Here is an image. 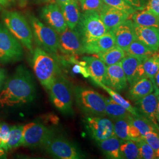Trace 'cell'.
<instances>
[{"instance_id":"1","label":"cell","mask_w":159,"mask_h":159,"mask_svg":"<svg viewBox=\"0 0 159 159\" xmlns=\"http://www.w3.org/2000/svg\"><path fill=\"white\" fill-rule=\"evenodd\" d=\"M33 75L24 66H19L0 92V107H13L32 102L35 97Z\"/></svg>"},{"instance_id":"2","label":"cell","mask_w":159,"mask_h":159,"mask_svg":"<svg viewBox=\"0 0 159 159\" xmlns=\"http://www.w3.org/2000/svg\"><path fill=\"white\" fill-rule=\"evenodd\" d=\"M32 66L35 74L47 90L54 81L61 74L59 63L57 58L50 53L36 48L33 52Z\"/></svg>"},{"instance_id":"3","label":"cell","mask_w":159,"mask_h":159,"mask_svg":"<svg viewBox=\"0 0 159 159\" xmlns=\"http://www.w3.org/2000/svg\"><path fill=\"white\" fill-rule=\"evenodd\" d=\"M76 104L86 116H106L107 97L93 89L77 86L74 89Z\"/></svg>"},{"instance_id":"4","label":"cell","mask_w":159,"mask_h":159,"mask_svg":"<svg viewBox=\"0 0 159 159\" xmlns=\"http://www.w3.org/2000/svg\"><path fill=\"white\" fill-rule=\"evenodd\" d=\"M1 19L3 24L20 43L30 51L33 48V34L26 18L17 11L4 10Z\"/></svg>"},{"instance_id":"5","label":"cell","mask_w":159,"mask_h":159,"mask_svg":"<svg viewBox=\"0 0 159 159\" xmlns=\"http://www.w3.org/2000/svg\"><path fill=\"white\" fill-rule=\"evenodd\" d=\"M51 102L64 114H73L74 89L70 83L61 74L54 81L48 89Z\"/></svg>"},{"instance_id":"6","label":"cell","mask_w":159,"mask_h":159,"mask_svg":"<svg viewBox=\"0 0 159 159\" xmlns=\"http://www.w3.org/2000/svg\"><path fill=\"white\" fill-rule=\"evenodd\" d=\"M29 19L36 44L51 54H57L59 51L58 34L57 32L33 14H29Z\"/></svg>"},{"instance_id":"7","label":"cell","mask_w":159,"mask_h":159,"mask_svg":"<svg viewBox=\"0 0 159 159\" xmlns=\"http://www.w3.org/2000/svg\"><path fill=\"white\" fill-rule=\"evenodd\" d=\"M75 29L80 34L84 44L109 31L102 22L99 13L93 11L81 13L79 22Z\"/></svg>"},{"instance_id":"8","label":"cell","mask_w":159,"mask_h":159,"mask_svg":"<svg viewBox=\"0 0 159 159\" xmlns=\"http://www.w3.org/2000/svg\"><path fill=\"white\" fill-rule=\"evenodd\" d=\"M21 45L4 24L0 23V61L7 64L21 60L24 56Z\"/></svg>"},{"instance_id":"9","label":"cell","mask_w":159,"mask_h":159,"mask_svg":"<svg viewBox=\"0 0 159 159\" xmlns=\"http://www.w3.org/2000/svg\"><path fill=\"white\" fill-rule=\"evenodd\" d=\"M54 133L41 123L31 122L23 126L22 146L30 148L44 147Z\"/></svg>"},{"instance_id":"10","label":"cell","mask_w":159,"mask_h":159,"mask_svg":"<svg viewBox=\"0 0 159 159\" xmlns=\"http://www.w3.org/2000/svg\"><path fill=\"white\" fill-rule=\"evenodd\" d=\"M44 148L48 153L57 159H80L84 157L79 148L63 137L54 135Z\"/></svg>"},{"instance_id":"11","label":"cell","mask_w":159,"mask_h":159,"mask_svg":"<svg viewBox=\"0 0 159 159\" xmlns=\"http://www.w3.org/2000/svg\"><path fill=\"white\" fill-rule=\"evenodd\" d=\"M84 123L89 134L97 143L114 135L113 121L106 116H86Z\"/></svg>"},{"instance_id":"12","label":"cell","mask_w":159,"mask_h":159,"mask_svg":"<svg viewBox=\"0 0 159 159\" xmlns=\"http://www.w3.org/2000/svg\"><path fill=\"white\" fill-rule=\"evenodd\" d=\"M58 34L59 51L67 55H80L85 54L83 41L76 29L67 28Z\"/></svg>"},{"instance_id":"13","label":"cell","mask_w":159,"mask_h":159,"mask_svg":"<svg viewBox=\"0 0 159 159\" xmlns=\"http://www.w3.org/2000/svg\"><path fill=\"white\" fill-rule=\"evenodd\" d=\"M40 16L58 34L62 33L67 28L61 8L57 3H51L43 7Z\"/></svg>"},{"instance_id":"14","label":"cell","mask_w":159,"mask_h":159,"mask_svg":"<svg viewBox=\"0 0 159 159\" xmlns=\"http://www.w3.org/2000/svg\"><path fill=\"white\" fill-rule=\"evenodd\" d=\"M159 92L154 91L135 102V108L140 115L151 121L159 129L156 113Z\"/></svg>"},{"instance_id":"15","label":"cell","mask_w":159,"mask_h":159,"mask_svg":"<svg viewBox=\"0 0 159 159\" xmlns=\"http://www.w3.org/2000/svg\"><path fill=\"white\" fill-rule=\"evenodd\" d=\"M146 57L125 55L121 61V66L125 73L127 83L130 87L139 80L144 77L143 72L142 63Z\"/></svg>"},{"instance_id":"16","label":"cell","mask_w":159,"mask_h":159,"mask_svg":"<svg viewBox=\"0 0 159 159\" xmlns=\"http://www.w3.org/2000/svg\"><path fill=\"white\" fill-rule=\"evenodd\" d=\"M115 38L116 45L126 51L131 43L136 40L134 23L127 19L112 31Z\"/></svg>"},{"instance_id":"17","label":"cell","mask_w":159,"mask_h":159,"mask_svg":"<svg viewBox=\"0 0 159 159\" xmlns=\"http://www.w3.org/2000/svg\"><path fill=\"white\" fill-rule=\"evenodd\" d=\"M127 80L122 67L119 63L107 67V73L105 84L117 92L125 90L127 87Z\"/></svg>"},{"instance_id":"18","label":"cell","mask_w":159,"mask_h":159,"mask_svg":"<svg viewBox=\"0 0 159 159\" xmlns=\"http://www.w3.org/2000/svg\"><path fill=\"white\" fill-rule=\"evenodd\" d=\"M99 14L109 31H113L121 23L129 19L130 16L126 12L106 4Z\"/></svg>"},{"instance_id":"19","label":"cell","mask_w":159,"mask_h":159,"mask_svg":"<svg viewBox=\"0 0 159 159\" xmlns=\"http://www.w3.org/2000/svg\"><path fill=\"white\" fill-rule=\"evenodd\" d=\"M82 60L84 61L85 67L90 77L94 83L105 84L107 66L104 62L96 56H84Z\"/></svg>"},{"instance_id":"20","label":"cell","mask_w":159,"mask_h":159,"mask_svg":"<svg viewBox=\"0 0 159 159\" xmlns=\"http://www.w3.org/2000/svg\"><path fill=\"white\" fill-rule=\"evenodd\" d=\"M137 40L155 51H159V29L144 27L134 23Z\"/></svg>"},{"instance_id":"21","label":"cell","mask_w":159,"mask_h":159,"mask_svg":"<svg viewBox=\"0 0 159 159\" xmlns=\"http://www.w3.org/2000/svg\"><path fill=\"white\" fill-rule=\"evenodd\" d=\"M115 46V38L112 31H108L102 36L84 44L85 53L90 54L104 52Z\"/></svg>"},{"instance_id":"22","label":"cell","mask_w":159,"mask_h":159,"mask_svg":"<svg viewBox=\"0 0 159 159\" xmlns=\"http://www.w3.org/2000/svg\"><path fill=\"white\" fill-rule=\"evenodd\" d=\"M154 91L153 81L147 77H144L131 87L127 93V97L133 102L141 99Z\"/></svg>"},{"instance_id":"23","label":"cell","mask_w":159,"mask_h":159,"mask_svg":"<svg viewBox=\"0 0 159 159\" xmlns=\"http://www.w3.org/2000/svg\"><path fill=\"white\" fill-rule=\"evenodd\" d=\"M67 27L71 30L76 28L81 17L78 0L63 4L60 6Z\"/></svg>"},{"instance_id":"24","label":"cell","mask_w":159,"mask_h":159,"mask_svg":"<svg viewBox=\"0 0 159 159\" xmlns=\"http://www.w3.org/2000/svg\"><path fill=\"white\" fill-rule=\"evenodd\" d=\"M123 140L115 135L110 137L101 142H97L102 154L108 159H121L120 148Z\"/></svg>"},{"instance_id":"25","label":"cell","mask_w":159,"mask_h":159,"mask_svg":"<svg viewBox=\"0 0 159 159\" xmlns=\"http://www.w3.org/2000/svg\"><path fill=\"white\" fill-rule=\"evenodd\" d=\"M131 19L133 22L138 25L159 29V17L146 9L133 13Z\"/></svg>"},{"instance_id":"26","label":"cell","mask_w":159,"mask_h":159,"mask_svg":"<svg viewBox=\"0 0 159 159\" xmlns=\"http://www.w3.org/2000/svg\"><path fill=\"white\" fill-rule=\"evenodd\" d=\"M107 66H111L121 63L125 56V52L119 46H114L107 51L94 54Z\"/></svg>"},{"instance_id":"27","label":"cell","mask_w":159,"mask_h":159,"mask_svg":"<svg viewBox=\"0 0 159 159\" xmlns=\"http://www.w3.org/2000/svg\"><path fill=\"white\" fill-rule=\"evenodd\" d=\"M131 114L125 108L115 102L111 98H107L106 107V116L114 121L130 117Z\"/></svg>"},{"instance_id":"28","label":"cell","mask_w":159,"mask_h":159,"mask_svg":"<svg viewBox=\"0 0 159 159\" xmlns=\"http://www.w3.org/2000/svg\"><path fill=\"white\" fill-rule=\"evenodd\" d=\"M142 69L144 77L153 82L154 77L159 70V51L154 52L143 60Z\"/></svg>"},{"instance_id":"29","label":"cell","mask_w":159,"mask_h":159,"mask_svg":"<svg viewBox=\"0 0 159 159\" xmlns=\"http://www.w3.org/2000/svg\"><path fill=\"white\" fill-rule=\"evenodd\" d=\"M130 117L113 121L114 124V134L123 140H131L130 137L131 121Z\"/></svg>"},{"instance_id":"30","label":"cell","mask_w":159,"mask_h":159,"mask_svg":"<svg viewBox=\"0 0 159 159\" xmlns=\"http://www.w3.org/2000/svg\"><path fill=\"white\" fill-rule=\"evenodd\" d=\"M97 85L102 88L104 90L107 91L111 97V98L115 102L123 107L125 108L127 111H129L133 116H139L140 114L138 112L135 107H133L130 102L127 100L125 99L123 97L119 94L117 91H114L111 88L108 87L107 85L101 83H96Z\"/></svg>"},{"instance_id":"31","label":"cell","mask_w":159,"mask_h":159,"mask_svg":"<svg viewBox=\"0 0 159 159\" xmlns=\"http://www.w3.org/2000/svg\"><path fill=\"white\" fill-rule=\"evenodd\" d=\"M121 159H140L139 148L136 141L123 140L120 148Z\"/></svg>"},{"instance_id":"32","label":"cell","mask_w":159,"mask_h":159,"mask_svg":"<svg viewBox=\"0 0 159 159\" xmlns=\"http://www.w3.org/2000/svg\"><path fill=\"white\" fill-rule=\"evenodd\" d=\"M125 52L126 55L139 57H146L151 56L157 51L152 50L136 39L131 43Z\"/></svg>"},{"instance_id":"33","label":"cell","mask_w":159,"mask_h":159,"mask_svg":"<svg viewBox=\"0 0 159 159\" xmlns=\"http://www.w3.org/2000/svg\"><path fill=\"white\" fill-rule=\"evenodd\" d=\"M131 123L140 132L142 137L149 132H156L159 134V129L148 120L144 117L142 115L139 116H131Z\"/></svg>"},{"instance_id":"34","label":"cell","mask_w":159,"mask_h":159,"mask_svg":"<svg viewBox=\"0 0 159 159\" xmlns=\"http://www.w3.org/2000/svg\"><path fill=\"white\" fill-rule=\"evenodd\" d=\"M23 126L17 125L10 127V136L7 143L8 150L17 148L22 146Z\"/></svg>"},{"instance_id":"35","label":"cell","mask_w":159,"mask_h":159,"mask_svg":"<svg viewBox=\"0 0 159 159\" xmlns=\"http://www.w3.org/2000/svg\"><path fill=\"white\" fill-rule=\"evenodd\" d=\"M140 159H156V152L148 143L142 139L136 140Z\"/></svg>"},{"instance_id":"36","label":"cell","mask_w":159,"mask_h":159,"mask_svg":"<svg viewBox=\"0 0 159 159\" xmlns=\"http://www.w3.org/2000/svg\"><path fill=\"white\" fill-rule=\"evenodd\" d=\"M83 12L93 11L100 12L105 4L102 0H79Z\"/></svg>"},{"instance_id":"37","label":"cell","mask_w":159,"mask_h":159,"mask_svg":"<svg viewBox=\"0 0 159 159\" xmlns=\"http://www.w3.org/2000/svg\"><path fill=\"white\" fill-rule=\"evenodd\" d=\"M106 5L119 9L132 15L136 11L133 7L126 3L124 0H102Z\"/></svg>"},{"instance_id":"38","label":"cell","mask_w":159,"mask_h":159,"mask_svg":"<svg viewBox=\"0 0 159 159\" xmlns=\"http://www.w3.org/2000/svg\"><path fill=\"white\" fill-rule=\"evenodd\" d=\"M146 142L153 148L155 152L159 148V134L156 132H149L142 137Z\"/></svg>"},{"instance_id":"39","label":"cell","mask_w":159,"mask_h":159,"mask_svg":"<svg viewBox=\"0 0 159 159\" xmlns=\"http://www.w3.org/2000/svg\"><path fill=\"white\" fill-rule=\"evenodd\" d=\"M10 127L6 123L0 122V138L2 139L5 146L6 151H8L7 143L10 136Z\"/></svg>"},{"instance_id":"40","label":"cell","mask_w":159,"mask_h":159,"mask_svg":"<svg viewBox=\"0 0 159 159\" xmlns=\"http://www.w3.org/2000/svg\"><path fill=\"white\" fill-rule=\"evenodd\" d=\"M126 3L133 7L136 11L144 10L149 0H124Z\"/></svg>"},{"instance_id":"41","label":"cell","mask_w":159,"mask_h":159,"mask_svg":"<svg viewBox=\"0 0 159 159\" xmlns=\"http://www.w3.org/2000/svg\"><path fill=\"white\" fill-rule=\"evenodd\" d=\"M145 9L159 17V0H149Z\"/></svg>"},{"instance_id":"42","label":"cell","mask_w":159,"mask_h":159,"mask_svg":"<svg viewBox=\"0 0 159 159\" xmlns=\"http://www.w3.org/2000/svg\"><path fill=\"white\" fill-rule=\"evenodd\" d=\"M6 71L4 69L0 68V91L2 89L6 79Z\"/></svg>"},{"instance_id":"43","label":"cell","mask_w":159,"mask_h":159,"mask_svg":"<svg viewBox=\"0 0 159 159\" xmlns=\"http://www.w3.org/2000/svg\"><path fill=\"white\" fill-rule=\"evenodd\" d=\"M153 83L154 85V90L159 92V70L154 77Z\"/></svg>"},{"instance_id":"44","label":"cell","mask_w":159,"mask_h":159,"mask_svg":"<svg viewBox=\"0 0 159 159\" xmlns=\"http://www.w3.org/2000/svg\"><path fill=\"white\" fill-rule=\"evenodd\" d=\"M14 0H0V5L3 7H8L11 6Z\"/></svg>"},{"instance_id":"45","label":"cell","mask_w":159,"mask_h":159,"mask_svg":"<svg viewBox=\"0 0 159 159\" xmlns=\"http://www.w3.org/2000/svg\"><path fill=\"white\" fill-rule=\"evenodd\" d=\"M7 157V151L2 148H0V159H6Z\"/></svg>"},{"instance_id":"46","label":"cell","mask_w":159,"mask_h":159,"mask_svg":"<svg viewBox=\"0 0 159 159\" xmlns=\"http://www.w3.org/2000/svg\"><path fill=\"white\" fill-rule=\"evenodd\" d=\"M72 1H73V0H56V3H57L58 6H60L63 4L67 3V2Z\"/></svg>"},{"instance_id":"47","label":"cell","mask_w":159,"mask_h":159,"mask_svg":"<svg viewBox=\"0 0 159 159\" xmlns=\"http://www.w3.org/2000/svg\"><path fill=\"white\" fill-rule=\"evenodd\" d=\"M156 117L157 120L159 125V95L158 97V102H157V113H156Z\"/></svg>"},{"instance_id":"48","label":"cell","mask_w":159,"mask_h":159,"mask_svg":"<svg viewBox=\"0 0 159 159\" xmlns=\"http://www.w3.org/2000/svg\"><path fill=\"white\" fill-rule=\"evenodd\" d=\"M0 148H4V149L6 150L4 144V143H3L2 140V139H1V138H0Z\"/></svg>"},{"instance_id":"49","label":"cell","mask_w":159,"mask_h":159,"mask_svg":"<svg viewBox=\"0 0 159 159\" xmlns=\"http://www.w3.org/2000/svg\"><path fill=\"white\" fill-rule=\"evenodd\" d=\"M156 159H159V148L156 152Z\"/></svg>"},{"instance_id":"50","label":"cell","mask_w":159,"mask_h":159,"mask_svg":"<svg viewBox=\"0 0 159 159\" xmlns=\"http://www.w3.org/2000/svg\"><path fill=\"white\" fill-rule=\"evenodd\" d=\"M2 10V6L0 5V11Z\"/></svg>"}]
</instances>
